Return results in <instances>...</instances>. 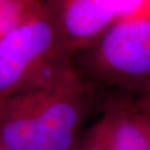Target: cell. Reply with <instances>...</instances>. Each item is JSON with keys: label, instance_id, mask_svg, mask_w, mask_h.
<instances>
[{"label": "cell", "instance_id": "obj_1", "mask_svg": "<svg viewBox=\"0 0 150 150\" xmlns=\"http://www.w3.org/2000/svg\"><path fill=\"white\" fill-rule=\"evenodd\" d=\"M89 47L91 67L103 81L127 88L150 85V17L121 18Z\"/></svg>", "mask_w": 150, "mask_h": 150}, {"label": "cell", "instance_id": "obj_2", "mask_svg": "<svg viewBox=\"0 0 150 150\" xmlns=\"http://www.w3.org/2000/svg\"><path fill=\"white\" fill-rule=\"evenodd\" d=\"M62 53L67 52L43 6L40 14L0 39V96L24 89L47 63Z\"/></svg>", "mask_w": 150, "mask_h": 150}, {"label": "cell", "instance_id": "obj_3", "mask_svg": "<svg viewBox=\"0 0 150 150\" xmlns=\"http://www.w3.org/2000/svg\"><path fill=\"white\" fill-rule=\"evenodd\" d=\"M43 6L68 54L89 47L123 18L122 0H47Z\"/></svg>", "mask_w": 150, "mask_h": 150}, {"label": "cell", "instance_id": "obj_4", "mask_svg": "<svg viewBox=\"0 0 150 150\" xmlns=\"http://www.w3.org/2000/svg\"><path fill=\"white\" fill-rule=\"evenodd\" d=\"M83 115L80 85L51 92L25 150H73Z\"/></svg>", "mask_w": 150, "mask_h": 150}, {"label": "cell", "instance_id": "obj_5", "mask_svg": "<svg viewBox=\"0 0 150 150\" xmlns=\"http://www.w3.org/2000/svg\"><path fill=\"white\" fill-rule=\"evenodd\" d=\"M87 145L95 150H150V125L136 104H113L92 129Z\"/></svg>", "mask_w": 150, "mask_h": 150}, {"label": "cell", "instance_id": "obj_6", "mask_svg": "<svg viewBox=\"0 0 150 150\" xmlns=\"http://www.w3.org/2000/svg\"><path fill=\"white\" fill-rule=\"evenodd\" d=\"M51 92L24 90L0 103V145L2 150H25L41 108Z\"/></svg>", "mask_w": 150, "mask_h": 150}, {"label": "cell", "instance_id": "obj_7", "mask_svg": "<svg viewBox=\"0 0 150 150\" xmlns=\"http://www.w3.org/2000/svg\"><path fill=\"white\" fill-rule=\"evenodd\" d=\"M136 106L150 125V93L140 99Z\"/></svg>", "mask_w": 150, "mask_h": 150}, {"label": "cell", "instance_id": "obj_8", "mask_svg": "<svg viewBox=\"0 0 150 150\" xmlns=\"http://www.w3.org/2000/svg\"><path fill=\"white\" fill-rule=\"evenodd\" d=\"M7 1H8V0H0V10H1V8L5 5V3Z\"/></svg>", "mask_w": 150, "mask_h": 150}, {"label": "cell", "instance_id": "obj_9", "mask_svg": "<svg viewBox=\"0 0 150 150\" xmlns=\"http://www.w3.org/2000/svg\"><path fill=\"white\" fill-rule=\"evenodd\" d=\"M81 150H95L94 148H92V147H90L89 145H86V147L85 148H83V149H81Z\"/></svg>", "mask_w": 150, "mask_h": 150}, {"label": "cell", "instance_id": "obj_10", "mask_svg": "<svg viewBox=\"0 0 150 150\" xmlns=\"http://www.w3.org/2000/svg\"><path fill=\"white\" fill-rule=\"evenodd\" d=\"M148 17H150V10H149V15H148Z\"/></svg>", "mask_w": 150, "mask_h": 150}, {"label": "cell", "instance_id": "obj_11", "mask_svg": "<svg viewBox=\"0 0 150 150\" xmlns=\"http://www.w3.org/2000/svg\"><path fill=\"white\" fill-rule=\"evenodd\" d=\"M0 149H2V148H1V145H0Z\"/></svg>", "mask_w": 150, "mask_h": 150}, {"label": "cell", "instance_id": "obj_12", "mask_svg": "<svg viewBox=\"0 0 150 150\" xmlns=\"http://www.w3.org/2000/svg\"><path fill=\"white\" fill-rule=\"evenodd\" d=\"M0 150H2V149H0Z\"/></svg>", "mask_w": 150, "mask_h": 150}]
</instances>
